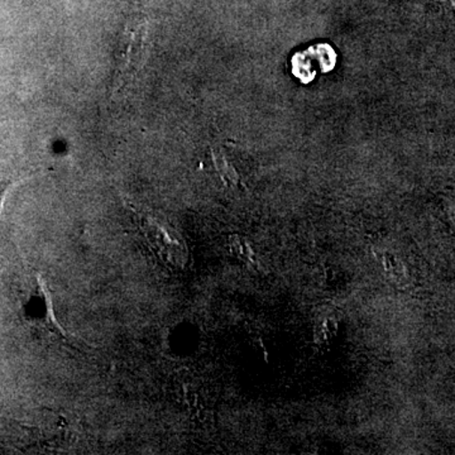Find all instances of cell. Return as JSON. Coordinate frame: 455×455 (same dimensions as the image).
Listing matches in <instances>:
<instances>
[{"label":"cell","mask_w":455,"mask_h":455,"mask_svg":"<svg viewBox=\"0 0 455 455\" xmlns=\"http://www.w3.org/2000/svg\"><path fill=\"white\" fill-rule=\"evenodd\" d=\"M125 205L133 212L134 220L145 236L147 245L158 260L169 269H182L188 262V250L181 235L169 221L154 212L140 208L124 199Z\"/></svg>","instance_id":"1"},{"label":"cell","mask_w":455,"mask_h":455,"mask_svg":"<svg viewBox=\"0 0 455 455\" xmlns=\"http://www.w3.org/2000/svg\"><path fill=\"white\" fill-rule=\"evenodd\" d=\"M148 20L143 14H136L125 22L116 50V66L109 95L119 94L140 74L147 55Z\"/></svg>","instance_id":"2"},{"label":"cell","mask_w":455,"mask_h":455,"mask_svg":"<svg viewBox=\"0 0 455 455\" xmlns=\"http://www.w3.org/2000/svg\"><path fill=\"white\" fill-rule=\"evenodd\" d=\"M335 62L337 53L333 47L328 44H319L292 57V73L301 83L309 84L315 79L319 71L323 73V68L317 64L324 68L325 73H329L335 68Z\"/></svg>","instance_id":"3"},{"label":"cell","mask_w":455,"mask_h":455,"mask_svg":"<svg viewBox=\"0 0 455 455\" xmlns=\"http://www.w3.org/2000/svg\"><path fill=\"white\" fill-rule=\"evenodd\" d=\"M233 145H220L212 149V160L224 184L238 187L242 184L241 175L233 161Z\"/></svg>","instance_id":"4"},{"label":"cell","mask_w":455,"mask_h":455,"mask_svg":"<svg viewBox=\"0 0 455 455\" xmlns=\"http://www.w3.org/2000/svg\"><path fill=\"white\" fill-rule=\"evenodd\" d=\"M37 289L42 296V301H44V323L49 328L50 331L53 334L59 335L62 339L68 340L71 338V334L68 335V331L62 328L61 324L57 322L55 314H53L52 300H51V293L47 289L46 284L42 281V277L37 275Z\"/></svg>","instance_id":"5"}]
</instances>
